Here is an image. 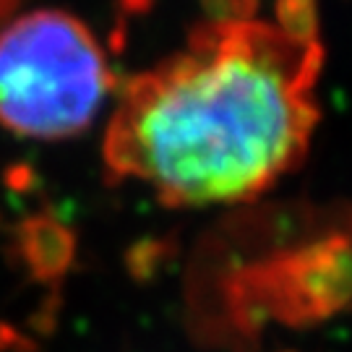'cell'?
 <instances>
[{"label":"cell","mask_w":352,"mask_h":352,"mask_svg":"<svg viewBox=\"0 0 352 352\" xmlns=\"http://www.w3.org/2000/svg\"><path fill=\"white\" fill-rule=\"evenodd\" d=\"M110 89L104 52L71 13H26L0 34V126L16 136L84 133Z\"/></svg>","instance_id":"cell-2"},{"label":"cell","mask_w":352,"mask_h":352,"mask_svg":"<svg viewBox=\"0 0 352 352\" xmlns=\"http://www.w3.org/2000/svg\"><path fill=\"white\" fill-rule=\"evenodd\" d=\"M321 47L264 21L204 26L133 76L104 131V162L167 206L248 201L305 160Z\"/></svg>","instance_id":"cell-1"}]
</instances>
